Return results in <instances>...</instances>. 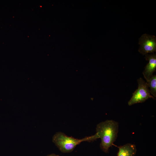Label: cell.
I'll list each match as a JSON object with an SVG mask.
<instances>
[{
    "label": "cell",
    "instance_id": "cell-4",
    "mask_svg": "<svg viewBox=\"0 0 156 156\" xmlns=\"http://www.w3.org/2000/svg\"><path fill=\"white\" fill-rule=\"evenodd\" d=\"M139 52L143 55L154 53L156 51V38L154 36L143 34L139 39Z\"/></svg>",
    "mask_w": 156,
    "mask_h": 156
},
{
    "label": "cell",
    "instance_id": "cell-2",
    "mask_svg": "<svg viewBox=\"0 0 156 156\" xmlns=\"http://www.w3.org/2000/svg\"><path fill=\"white\" fill-rule=\"evenodd\" d=\"M98 138L99 137L96 133L91 136L78 139L68 136L62 132H58L53 136L52 141L62 152L67 153L72 151L77 145L81 142H90Z\"/></svg>",
    "mask_w": 156,
    "mask_h": 156
},
{
    "label": "cell",
    "instance_id": "cell-3",
    "mask_svg": "<svg viewBox=\"0 0 156 156\" xmlns=\"http://www.w3.org/2000/svg\"><path fill=\"white\" fill-rule=\"evenodd\" d=\"M138 89L133 93V95L128 102V104L131 106L135 104L142 103L149 98L155 99L150 94V90L147 82H146L142 78L138 80Z\"/></svg>",
    "mask_w": 156,
    "mask_h": 156
},
{
    "label": "cell",
    "instance_id": "cell-1",
    "mask_svg": "<svg viewBox=\"0 0 156 156\" xmlns=\"http://www.w3.org/2000/svg\"><path fill=\"white\" fill-rule=\"evenodd\" d=\"M118 127V122L112 120H106L97 125L96 133L101 140L100 147L105 153L109 152V148L116 141Z\"/></svg>",
    "mask_w": 156,
    "mask_h": 156
},
{
    "label": "cell",
    "instance_id": "cell-8",
    "mask_svg": "<svg viewBox=\"0 0 156 156\" xmlns=\"http://www.w3.org/2000/svg\"><path fill=\"white\" fill-rule=\"evenodd\" d=\"M47 156H59L58 155H56L54 154H51L50 155H49Z\"/></svg>",
    "mask_w": 156,
    "mask_h": 156
},
{
    "label": "cell",
    "instance_id": "cell-7",
    "mask_svg": "<svg viewBox=\"0 0 156 156\" xmlns=\"http://www.w3.org/2000/svg\"><path fill=\"white\" fill-rule=\"evenodd\" d=\"M148 87L150 88V92L154 97H156V76L153 75L146 80Z\"/></svg>",
    "mask_w": 156,
    "mask_h": 156
},
{
    "label": "cell",
    "instance_id": "cell-5",
    "mask_svg": "<svg viewBox=\"0 0 156 156\" xmlns=\"http://www.w3.org/2000/svg\"><path fill=\"white\" fill-rule=\"evenodd\" d=\"M145 56L146 60H148L149 62L146 66L143 74L146 81L153 75V73L156 70V55L154 54H147Z\"/></svg>",
    "mask_w": 156,
    "mask_h": 156
},
{
    "label": "cell",
    "instance_id": "cell-6",
    "mask_svg": "<svg viewBox=\"0 0 156 156\" xmlns=\"http://www.w3.org/2000/svg\"><path fill=\"white\" fill-rule=\"evenodd\" d=\"M117 147L118 148L117 156H134L136 153V146L133 144L127 143Z\"/></svg>",
    "mask_w": 156,
    "mask_h": 156
}]
</instances>
